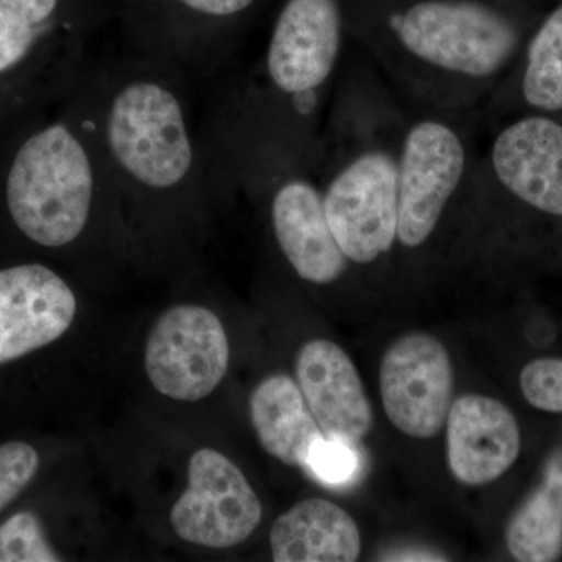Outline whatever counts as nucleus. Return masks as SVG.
I'll list each match as a JSON object with an SVG mask.
<instances>
[{"instance_id": "f257e3e1", "label": "nucleus", "mask_w": 562, "mask_h": 562, "mask_svg": "<svg viewBox=\"0 0 562 562\" xmlns=\"http://www.w3.org/2000/svg\"><path fill=\"white\" fill-rule=\"evenodd\" d=\"M413 110L475 113L519 50L514 22L482 0H417L362 36Z\"/></svg>"}, {"instance_id": "f03ea898", "label": "nucleus", "mask_w": 562, "mask_h": 562, "mask_svg": "<svg viewBox=\"0 0 562 562\" xmlns=\"http://www.w3.org/2000/svg\"><path fill=\"white\" fill-rule=\"evenodd\" d=\"M344 29L339 0H286L260 65L217 111L314 172L341 76Z\"/></svg>"}, {"instance_id": "7ed1b4c3", "label": "nucleus", "mask_w": 562, "mask_h": 562, "mask_svg": "<svg viewBox=\"0 0 562 562\" xmlns=\"http://www.w3.org/2000/svg\"><path fill=\"white\" fill-rule=\"evenodd\" d=\"M7 213L27 241L63 250L87 238L121 199L87 111L70 92L54 120L14 139L0 173Z\"/></svg>"}, {"instance_id": "20e7f679", "label": "nucleus", "mask_w": 562, "mask_h": 562, "mask_svg": "<svg viewBox=\"0 0 562 562\" xmlns=\"http://www.w3.org/2000/svg\"><path fill=\"white\" fill-rule=\"evenodd\" d=\"M90 29L65 0H0V117L65 102L90 68Z\"/></svg>"}, {"instance_id": "39448f33", "label": "nucleus", "mask_w": 562, "mask_h": 562, "mask_svg": "<svg viewBox=\"0 0 562 562\" xmlns=\"http://www.w3.org/2000/svg\"><path fill=\"white\" fill-rule=\"evenodd\" d=\"M473 113L408 109L398 144L397 244L422 249L469 190L479 155Z\"/></svg>"}, {"instance_id": "423d86ee", "label": "nucleus", "mask_w": 562, "mask_h": 562, "mask_svg": "<svg viewBox=\"0 0 562 562\" xmlns=\"http://www.w3.org/2000/svg\"><path fill=\"white\" fill-rule=\"evenodd\" d=\"M231 344L220 317L201 305H176L151 327L144 364L151 386L165 397L199 402L227 373Z\"/></svg>"}, {"instance_id": "0eeeda50", "label": "nucleus", "mask_w": 562, "mask_h": 562, "mask_svg": "<svg viewBox=\"0 0 562 562\" xmlns=\"http://www.w3.org/2000/svg\"><path fill=\"white\" fill-rule=\"evenodd\" d=\"M260 498L238 465L202 449L188 465V490L171 509V525L184 542L228 549L249 539L261 522Z\"/></svg>"}, {"instance_id": "6e6552de", "label": "nucleus", "mask_w": 562, "mask_h": 562, "mask_svg": "<svg viewBox=\"0 0 562 562\" xmlns=\"http://www.w3.org/2000/svg\"><path fill=\"white\" fill-rule=\"evenodd\" d=\"M384 413L403 435L430 439L446 424L453 394V369L441 341L409 333L392 344L380 366Z\"/></svg>"}, {"instance_id": "1a4fd4ad", "label": "nucleus", "mask_w": 562, "mask_h": 562, "mask_svg": "<svg viewBox=\"0 0 562 562\" xmlns=\"http://www.w3.org/2000/svg\"><path fill=\"white\" fill-rule=\"evenodd\" d=\"M476 168L525 205L562 216V124L554 117L532 114L505 125Z\"/></svg>"}, {"instance_id": "9d476101", "label": "nucleus", "mask_w": 562, "mask_h": 562, "mask_svg": "<svg viewBox=\"0 0 562 562\" xmlns=\"http://www.w3.org/2000/svg\"><path fill=\"white\" fill-rule=\"evenodd\" d=\"M76 313L72 288L49 266L0 269V366L60 339Z\"/></svg>"}, {"instance_id": "9b49d317", "label": "nucleus", "mask_w": 562, "mask_h": 562, "mask_svg": "<svg viewBox=\"0 0 562 562\" xmlns=\"http://www.w3.org/2000/svg\"><path fill=\"white\" fill-rule=\"evenodd\" d=\"M295 375L325 438L355 446L371 432V401L357 366L338 344L306 342L295 360Z\"/></svg>"}, {"instance_id": "f8f14e48", "label": "nucleus", "mask_w": 562, "mask_h": 562, "mask_svg": "<svg viewBox=\"0 0 562 562\" xmlns=\"http://www.w3.org/2000/svg\"><path fill=\"white\" fill-rule=\"evenodd\" d=\"M172 18L138 57L160 63L181 76L206 77L233 54L231 29L255 0H162Z\"/></svg>"}, {"instance_id": "ddd939ff", "label": "nucleus", "mask_w": 562, "mask_h": 562, "mask_svg": "<svg viewBox=\"0 0 562 562\" xmlns=\"http://www.w3.org/2000/svg\"><path fill=\"white\" fill-rule=\"evenodd\" d=\"M520 453V428L505 403L486 395H462L447 416V462L465 486L501 479Z\"/></svg>"}, {"instance_id": "4468645a", "label": "nucleus", "mask_w": 562, "mask_h": 562, "mask_svg": "<svg viewBox=\"0 0 562 562\" xmlns=\"http://www.w3.org/2000/svg\"><path fill=\"white\" fill-rule=\"evenodd\" d=\"M269 539L276 562H353L361 554L353 517L324 498H308L281 514Z\"/></svg>"}, {"instance_id": "2eb2a0df", "label": "nucleus", "mask_w": 562, "mask_h": 562, "mask_svg": "<svg viewBox=\"0 0 562 562\" xmlns=\"http://www.w3.org/2000/svg\"><path fill=\"white\" fill-rule=\"evenodd\" d=\"M249 412L262 449L283 464L306 469L310 452L325 435L297 382L283 373L262 380L251 392Z\"/></svg>"}, {"instance_id": "dca6fc26", "label": "nucleus", "mask_w": 562, "mask_h": 562, "mask_svg": "<svg viewBox=\"0 0 562 562\" xmlns=\"http://www.w3.org/2000/svg\"><path fill=\"white\" fill-rule=\"evenodd\" d=\"M509 553L520 562H549L562 553V454L547 464L541 486L506 530Z\"/></svg>"}, {"instance_id": "f3484780", "label": "nucleus", "mask_w": 562, "mask_h": 562, "mask_svg": "<svg viewBox=\"0 0 562 562\" xmlns=\"http://www.w3.org/2000/svg\"><path fill=\"white\" fill-rule=\"evenodd\" d=\"M520 94L539 114L562 113V5L542 22L528 43Z\"/></svg>"}, {"instance_id": "a211bd4d", "label": "nucleus", "mask_w": 562, "mask_h": 562, "mask_svg": "<svg viewBox=\"0 0 562 562\" xmlns=\"http://www.w3.org/2000/svg\"><path fill=\"white\" fill-rule=\"evenodd\" d=\"M40 517L21 512L0 525V562H57Z\"/></svg>"}, {"instance_id": "6ab92c4d", "label": "nucleus", "mask_w": 562, "mask_h": 562, "mask_svg": "<svg viewBox=\"0 0 562 562\" xmlns=\"http://www.w3.org/2000/svg\"><path fill=\"white\" fill-rule=\"evenodd\" d=\"M38 468V452L31 443L14 441L0 446V513L33 482Z\"/></svg>"}, {"instance_id": "aec40b11", "label": "nucleus", "mask_w": 562, "mask_h": 562, "mask_svg": "<svg viewBox=\"0 0 562 562\" xmlns=\"http://www.w3.org/2000/svg\"><path fill=\"white\" fill-rule=\"evenodd\" d=\"M520 387L535 408L562 413V360L539 358L528 362L520 372Z\"/></svg>"}, {"instance_id": "412c9836", "label": "nucleus", "mask_w": 562, "mask_h": 562, "mask_svg": "<svg viewBox=\"0 0 562 562\" xmlns=\"http://www.w3.org/2000/svg\"><path fill=\"white\" fill-rule=\"evenodd\" d=\"M360 465V458L351 443L324 438L310 452L305 471L325 484L349 483Z\"/></svg>"}]
</instances>
